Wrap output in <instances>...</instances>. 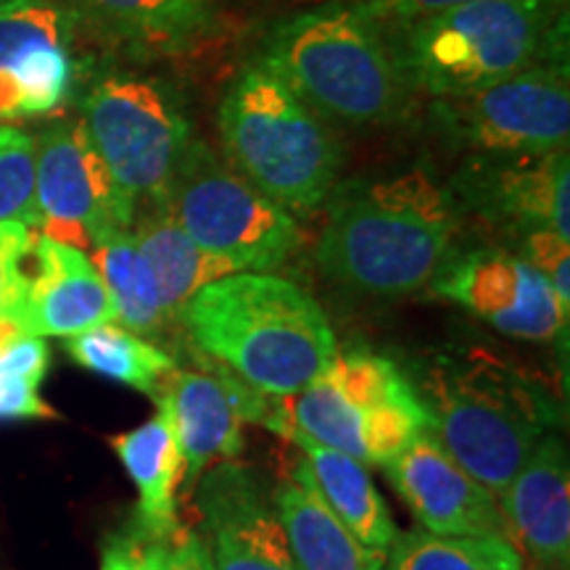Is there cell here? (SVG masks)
<instances>
[{
	"instance_id": "12",
	"label": "cell",
	"mask_w": 570,
	"mask_h": 570,
	"mask_svg": "<svg viewBox=\"0 0 570 570\" xmlns=\"http://www.w3.org/2000/svg\"><path fill=\"white\" fill-rule=\"evenodd\" d=\"M433 288L508 336L554 341L568 331L570 306L523 256L479 248L444 262Z\"/></svg>"
},
{
	"instance_id": "9",
	"label": "cell",
	"mask_w": 570,
	"mask_h": 570,
	"mask_svg": "<svg viewBox=\"0 0 570 570\" xmlns=\"http://www.w3.org/2000/svg\"><path fill=\"white\" fill-rule=\"evenodd\" d=\"M82 125L130 202L161 204L190 142L183 104L151 77L114 71L92 85Z\"/></svg>"
},
{
	"instance_id": "3",
	"label": "cell",
	"mask_w": 570,
	"mask_h": 570,
	"mask_svg": "<svg viewBox=\"0 0 570 570\" xmlns=\"http://www.w3.org/2000/svg\"><path fill=\"white\" fill-rule=\"evenodd\" d=\"M262 61L317 114L354 127L391 122L412 92L386 27L356 3H323L281 21Z\"/></svg>"
},
{
	"instance_id": "28",
	"label": "cell",
	"mask_w": 570,
	"mask_h": 570,
	"mask_svg": "<svg viewBox=\"0 0 570 570\" xmlns=\"http://www.w3.org/2000/svg\"><path fill=\"white\" fill-rule=\"evenodd\" d=\"M38 230L35 214V138L19 127H0V223Z\"/></svg>"
},
{
	"instance_id": "31",
	"label": "cell",
	"mask_w": 570,
	"mask_h": 570,
	"mask_svg": "<svg viewBox=\"0 0 570 570\" xmlns=\"http://www.w3.org/2000/svg\"><path fill=\"white\" fill-rule=\"evenodd\" d=\"M473 3V0H356L370 17L381 21L383 27L410 24V21L433 17V13L458 9V6Z\"/></svg>"
},
{
	"instance_id": "5",
	"label": "cell",
	"mask_w": 570,
	"mask_h": 570,
	"mask_svg": "<svg viewBox=\"0 0 570 570\" xmlns=\"http://www.w3.org/2000/svg\"><path fill=\"white\" fill-rule=\"evenodd\" d=\"M219 135L233 169L283 209L315 212L336 190L344 161L336 135L265 61L227 88Z\"/></svg>"
},
{
	"instance_id": "29",
	"label": "cell",
	"mask_w": 570,
	"mask_h": 570,
	"mask_svg": "<svg viewBox=\"0 0 570 570\" xmlns=\"http://www.w3.org/2000/svg\"><path fill=\"white\" fill-rule=\"evenodd\" d=\"M38 230L24 223H0V323H17L21 298L27 291V259Z\"/></svg>"
},
{
	"instance_id": "19",
	"label": "cell",
	"mask_w": 570,
	"mask_h": 570,
	"mask_svg": "<svg viewBox=\"0 0 570 570\" xmlns=\"http://www.w3.org/2000/svg\"><path fill=\"white\" fill-rule=\"evenodd\" d=\"M499 497L504 523L520 547L539 566H566L570 558V465L566 444L547 433Z\"/></svg>"
},
{
	"instance_id": "22",
	"label": "cell",
	"mask_w": 570,
	"mask_h": 570,
	"mask_svg": "<svg viewBox=\"0 0 570 570\" xmlns=\"http://www.w3.org/2000/svg\"><path fill=\"white\" fill-rule=\"evenodd\" d=\"M273 508L298 570H383L386 558L362 547L302 475L277 483Z\"/></svg>"
},
{
	"instance_id": "32",
	"label": "cell",
	"mask_w": 570,
	"mask_h": 570,
	"mask_svg": "<svg viewBox=\"0 0 570 570\" xmlns=\"http://www.w3.org/2000/svg\"><path fill=\"white\" fill-rule=\"evenodd\" d=\"M38 383H0V420L53 417L56 412L42 402Z\"/></svg>"
},
{
	"instance_id": "14",
	"label": "cell",
	"mask_w": 570,
	"mask_h": 570,
	"mask_svg": "<svg viewBox=\"0 0 570 570\" xmlns=\"http://www.w3.org/2000/svg\"><path fill=\"white\" fill-rule=\"evenodd\" d=\"M273 402L275 396L246 386L230 373L190 370H175L156 396L159 410L173 423L190 483H198L219 462L238 458L244 452V423L265 425Z\"/></svg>"
},
{
	"instance_id": "1",
	"label": "cell",
	"mask_w": 570,
	"mask_h": 570,
	"mask_svg": "<svg viewBox=\"0 0 570 570\" xmlns=\"http://www.w3.org/2000/svg\"><path fill=\"white\" fill-rule=\"evenodd\" d=\"M458 233V204L423 167L352 180L331 194L317 265L346 288L404 296L436 275Z\"/></svg>"
},
{
	"instance_id": "21",
	"label": "cell",
	"mask_w": 570,
	"mask_h": 570,
	"mask_svg": "<svg viewBox=\"0 0 570 570\" xmlns=\"http://www.w3.org/2000/svg\"><path fill=\"white\" fill-rule=\"evenodd\" d=\"M111 444L138 487L135 533L142 541L177 537V489L185 479V458L167 412L159 410L148 423L122 433Z\"/></svg>"
},
{
	"instance_id": "18",
	"label": "cell",
	"mask_w": 570,
	"mask_h": 570,
	"mask_svg": "<svg viewBox=\"0 0 570 570\" xmlns=\"http://www.w3.org/2000/svg\"><path fill=\"white\" fill-rule=\"evenodd\" d=\"M30 256L35 269L27 275L17 315L21 331L38 338H71L117 320L109 291L88 254L38 233Z\"/></svg>"
},
{
	"instance_id": "8",
	"label": "cell",
	"mask_w": 570,
	"mask_h": 570,
	"mask_svg": "<svg viewBox=\"0 0 570 570\" xmlns=\"http://www.w3.org/2000/svg\"><path fill=\"white\" fill-rule=\"evenodd\" d=\"M198 246L238 273H275L302 246L294 214L227 167L202 140H190L159 204Z\"/></svg>"
},
{
	"instance_id": "4",
	"label": "cell",
	"mask_w": 570,
	"mask_h": 570,
	"mask_svg": "<svg viewBox=\"0 0 570 570\" xmlns=\"http://www.w3.org/2000/svg\"><path fill=\"white\" fill-rule=\"evenodd\" d=\"M566 27V0H473L396 27L391 42L410 88L444 98L562 61Z\"/></svg>"
},
{
	"instance_id": "27",
	"label": "cell",
	"mask_w": 570,
	"mask_h": 570,
	"mask_svg": "<svg viewBox=\"0 0 570 570\" xmlns=\"http://www.w3.org/2000/svg\"><path fill=\"white\" fill-rule=\"evenodd\" d=\"M389 570H523L518 547L504 537L404 533L391 547Z\"/></svg>"
},
{
	"instance_id": "2",
	"label": "cell",
	"mask_w": 570,
	"mask_h": 570,
	"mask_svg": "<svg viewBox=\"0 0 570 570\" xmlns=\"http://www.w3.org/2000/svg\"><path fill=\"white\" fill-rule=\"evenodd\" d=\"M177 317L206 356L267 396L298 394L338 352L323 306L273 273L204 285Z\"/></svg>"
},
{
	"instance_id": "34",
	"label": "cell",
	"mask_w": 570,
	"mask_h": 570,
	"mask_svg": "<svg viewBox=\"0 0 570 570\" xmlns=\"http://www.w3.org/2000/svg\"><path fill=\"white\" fill-rule=\"evenodd\" d=\"M180 550H183L185 570H214L212 558H209V547H206L204 537H196V533H183Z\"/></svg>"
},
{
	"instance_id": "24",
	"label": "cell",
	"mask_w": 570,
	"mask_h": 570,
	"mask_svg": "<svg viewBox=\"0 0 570 570\" xmlns=\"http://www.w3.org/2000/svg\"><path fill=\"white\" fill-rule=\"evenodd\" d=\"M119 38L154 53H183L217 24L214 0H77Z\"/></svg>"
},
{
	"instance_id": "23",
	"label": "cell",
	"mask_w": 570,
	"mask_h": 570,
	"mask_svg": "<svg viewBox=\"0 0 570 570\" xmlns=\"http://www.w3.org/2000/svg\"><path fill=\"white\" fill-rule=\"evenodd\" d=\"M132 238L156 277L161 306L167 312V317L180 315L183 306L204 285L238 273L223 256L198 246L161 206L151 214H146V217L135 219Z\"/></svg>"
},
{
	"instance_id": "17",
	"label": "cell",
	"mask_w": 570,
	"mask_h": 570,
	"mask_svg": "<svg viewBox=\"0 0 570 570\" xmlns=\"http://www.w3.org/2000/svg\"><path fill=\"white\" fill-rule=\"evenodd\" d=\"M383 470L428 533L510 539L494 494L449 458L428 431L383 462Z\"/></svg>"
},
{
	"instance_id": "33",
	"label": "cell",
	"mask_w": 570,
	"mask_h": 570,
	"mask_svg": "<svg viewBox=\"0 0 570 570\" xmlns=\"http://www.w3.org/2000/svg\"><path fill=\"white\" fill-rule=\"evenodd\" d=\"M142 541L138 533H114L101 554V570H142Z\"/></svg>"
},
{
	"instance_id": "35",
	"label": "cell",
	"mask_w": 570,
	"mask_h": 570,
	"mask_svg": "<svg viewBox=\"0 0 570 570\" xmlns=\"http://www.w3.org/2000/svg\"><path fill=\"white\" fill-rule=\"evenodd\" d=\"M0 3H3V0H0Z\"/></svg>"
},
{
	"instance_id": "13",
	"label": "cell",
	"mask_w": 570,
	"mask_h": 570,
	"mask_svg": "<svg viewBox=\"0 0 570 570\" xmlns=\"http://www.w3.org/2000/svg\"><path fill=\"white\" fill-rule=\"evenodd\" d=\"M570 161L566 151L470 156L452 196L510 233L550 230L570 238Z\"/></svg>"
},
{
	"instance_id": "10",
	"label": "cell",
	"mask_w": 570,
	"mask_h": 570,
	"mask_svg": "<svg viewBox=\"0 0 570 570\" xmlns=\"http://www.w3.org/2000/svg\"><path fill=\"white\" fill-rule=\"evenodd\" d=\"M428 119L449 148L473 156L566 151L568 61H544L487 88L433 98Z\"/></svg>"
},
{
	"instance_id": "15",
	"label": "cell",
	"mask_w": 570,
	"mask_h": 570,
	"mask_svg": "<svg viewBox=\"0 0 570 570\" xmlns=\"http://www.w3.org/2000/svg\"><path fill=\"white\" fill-rule=\"evenodd\" d=\"M71 88L69 21L48 0L0 3V122L40 117Z\"/></svg>"
},
{
	"instance_id": "7",
	"label": "cell",
	"mask_w": 570,
	"mask_h": 570,
	"mask_svg": "<svg viewBox=\"0 0 570 570\" xmlns=\"http://www.w3.org/2000/svg\"><path fill=\"white\" fill-rule=\"evenodd\" d=\"M265 425L283 439L304 436L383 465L428 431V412L389 356L336 352L309 386L275 396Z\"/></svg>"
},
{
	"instance_id": "25",
	"label": "cell",
	"mask_w": 570,
	"mask_h": 570,
	"mask_svg": "<svg viewBox=\"0 0 570 570\" xmlns=\"http://www.w3.org/2000/svg\"><path fill=\"white\" fill-rule=\"evenodd\" d=\"M63 346L71 360L90 373L154 399L159 396L164 381L177 370L173 354L117 323L90 327L80 336L67 338Z\"/></svg>"
},
{
	"instance_id": "11",
	"label": "cell",
	"mask_w": 570,
	"mask_h": 570,
	"mask_svg": "<svg viewBox=\"0 0 570 570\" xmlns=\"http://www.w3.org/2000/svg\"><path fill=\"white\" fill-rule=\"evenodd\" d=\"M35 214L40 235L85 254L114 233L132 230L138 204L114 183L82 119L48 127L35 140Z\"/></svg>"
},
{
	"instance_id": "16",
	"label": "cell",
	"mask_w": 570,
	"mask_h": 570,
	"mask_svg": "<svg viewBox=\"0 0 570 570\" xmlns=\"http://www.w3.org/2000/svg\"><path fill=\"white\" fill-rule=\"evenodd\" d=\"M198 481L214 570H298L273 499L248 470L219 462Z\"/></svg>"
},
{
	"instance_id": "20",
	"label": "cell",
	"mask_w": 570,
	"mask_h": 570,
	"mask_svg": "<svg viewBox=\"0 0 570 570\" xmlns=\"http://www.w3.org/2000/svg\"><path fill=\"white\" fill-rule=\"evenodd\" d=\"M288 441L304 452V460L298 462L294 473L302 475L317 491V497L354 533L362 547L386 558L396 541V525L394 518L389 515L386 499L370 479L365 462L304 436Z\"/></svg>"
},
{
	"instance_id": "26",
	"label": "cell",
	"mask_w": 570,
	"mask_h": 570,
	"mask_svg": "<svg viewBox=\"0 0 570 570\" xmlns=\"http://www.w3.org/2000/svg\"><path fill=\"white\" fill-rule=\"evenodd\" d=\"M92 265L109 291L119 325L138 336L159 333L167 312L161 306L159 285L146 256L135 244L132 230L114 233L98 240L90 252Z\"/></svg>"
},
{
	"instance_id": "30",
	"label": "cell",
	"mask_w": 570,
	"mask_h": 570,
	"mask_svg": "<svg viewBox=\"0 0 570 570\" xmlns=\"http://www.w3.org/2000/svg\"><path fill=\"white\" fill-rule=\"evenodd\" d=\"M523 259L552 285V291L566 306H570V246L558 233L541 230L525 235Z\"/></svg>"
},
{
	"instance_id": "6",
	"label": "cell",
	"mask_w": 570,
	"mask_h": 570,
	"mask_svg": "<svg viewBox=\"0 0 570 570\" xmlns=\"http://www.w3.org/2000/svg\"><path fill=\"white\" fill-rule=\"evenodd\" d=\"M420 402L428 412V433L491 494L510 487L558 423V410L541 383L489 356L436 367Z\"/></svg>"
}]
</instances>
